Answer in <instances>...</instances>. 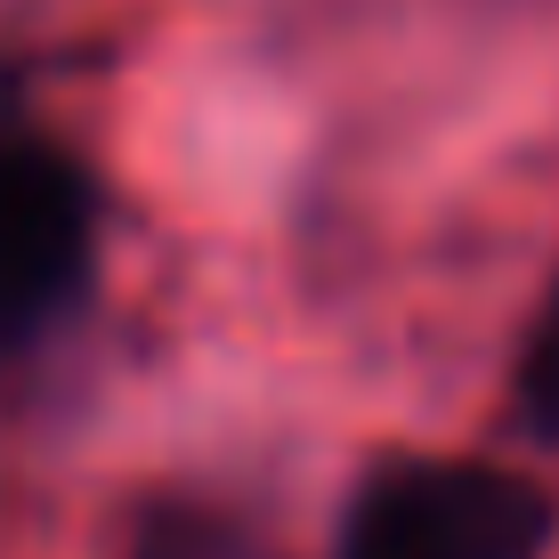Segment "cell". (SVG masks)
I'll return each mask as SVG.
<instances>
[{
  "mask_svg": "<svg viewBox=\"0 0 559 559\" xmlns=\"http://www.w3.org/2000/svg\"><path fill=\"white\" fill-rule=\"evenodd\" d=\"M551 495L495 462H390L357 487L341 559H544Z\"/></svg>",
  "mask_w": 559,
  "mask_h": 559,
  "instance_id": "6da1fadb",
  "label": "cell"
},
{
  "mask_svg": "<svg viewBox=\"0 0 559 559\" xmlns=\"http://www.w3.org/2000/svg\"><path fill=\"white\" fill-rule=\"evenodd\" d=\"M90 179L57 146L0 139V349L33 341L90 276Z\"/></svg>",
  "mask_w": 559,
  "mask_h": 559,
  "instance_id": "7a4b0ae2",
  "label": "cell"
},
{
  "mask_svg": "<svg viewBox=\"0 0 559 559\" xmlns=\"http://www.w3.org/2000/svg\"><path fill=\"white\" fill-rule=\"evenodd\" d=\"M519 414H527V430L559 447V293L544 308V324H535L527 357H519Z\"/></svg>",
  "mask_w": 559,
  "mask_h": 559,
  "instance_id": "3957f363",
  "label": "cell"
},
{
  "mask_svg": "<svg viewBox=\"0 0 559 559\" xmlns=\"http://www.w3.org/2000/svg\"><path fill=\"white\" fill-rule=\"evenodd\" d=\"M139 559H243V535L236 527H219V519H163L154 527V544Z\"/></svg>",
  "mask_w": 559,
  "mask_h": 559,
  "instance_id": "277c9868",
  "label": "cell"
}]
</instances>
